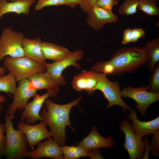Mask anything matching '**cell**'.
<instances>
[{"instance_id": "6da1fadb", "label": "cell", "mask_w": 159, "mask_h": 159, "mask_svg": "<svg viewBox=\"0 0 159 159\" xmlns=\"http://www.w3.org/2000/svg\"><path fill=\"white\" fill-rule=\"evenodd\" d=\"M149 58L144 47H123L112 54L110 60L100 61L98 69L100 72L112 76L121 75L144 65Z\"/></svg>"}, {"instance_id": "7a4b0ae2", "label": "cell", "mask_w": 159, "mask_h": 159, "mask_svg": "<svg viewBox=\"0 0 159 159\" xmlns=\"http://www.w3.org/2000/svg\"><path fill=\"white\" fill-rule=\"evenodd\" d=\"M82 97H80L64 105L57 104L47 98L44 102L47 109H43L40 112L49 127L54 140L62 146L64 145L66 141V127L68 126L73 131L75 130L71 127L69 120L70 110L74 106L79 107L78 103Z\"/></svg>"}, {"instance_id": "3957f363", "label": "cell", "mask_w": 159, "mask_h": 159, "mask_svg": "<svg viewBox=\"0 0 159 159\" xmlns=\"http://www.w3.org/2000/svg\"><path fill=\"white\" fill-rule=\"evenodd\" d=\"M14 115L6 114L5 155L7 159H21L27 157L29 151L27 138L21 130H15L12 120Z\"/></svg>"}, {"instance_id": "277c9868", "label": "cell", "mask_w": 159, "mask_h": 159, "mask_svg": "<svg viewBox=\"0 0 159 159\" xmlns=\"http://www.w3.org/2000/svg\"><path fill=\"white\" fill-rule=\"evenodd\" d=\"M3 64L9 73L15 77L16 82L28 79L34 74L46 71L44 63L35 62L25 56L13 57L6 56L4 59Z\"/></svg>"}, {"instance_id": "5b68a950", "label": "cell", "mask_w": 159, "mask_h": 159, "mask_svg": "<svg viewBox=\"0 0 159 159\" xmlns=\"http://www.w3.org/2000/svg\"><path fill=\"white\" fill-rule=\"evenodd\" d=\"M23 33L9 27L4 28L0 37V61L9 56L13 57L25 56L22 46Z\"/></svg>"}, {"instance_id": "8992f818", "label": "cell", "mask_w": 159, "mask_h": 159, "mask_svg": "<svg viewBox=\"0 0 159 159\" xmlns=\"http://www.w3.org/2000/svg\"><path fill=\"white\" fill-rule=\"evenodd\" d=\"M107 75L104 73L97 72L98 82L93 90V92L96 90L101 91L103 93L104 97L109 102L106 106L107 108L114 105H119L122 107L126 115L125 109L129 110L131 107L122 98L120 93L119 83L116 81H110L107 78Z\"/></svg>"}, {"instance_id": "52a82bcc", "label": "cell", "mask_w": 159, "mask_h": 159, "mask_svg": "<svg viewBox=\"0 0 159 159\" xmlns=\"http://www.w3.org/2000/svg\"><path fill=\"white\" fill-rule=\"evenodd\" d=\"M147 86L135 88L129 86L120 90L122 97H129L136 102L135 108L138 111L142 117L146 114L148 107L159 100V93L148 91Z\"/></svg>"}, {"instance_id": "ba28073f", "label": "cell", "mask_w": 159, "mask_h": 159, "mask_svg": "<svg viewBox=\"0 0 159 159\" xmlns=\"http://www.w3.org/2000/svg\"><path fill=\"white\" fill-rule=\"evenodd\" d=\"M119 128L125 134V142L123 147L127 151L129 158L142 159L145 147L144 141H143L134 133L131 124L127 120L122 122Z\"/></svg>"}, {"instance_id": "9c48e42d", "label": "cell", "mask_w": 159, "mask_h": 159, "mask_svg": "<svg viewBox=\"0 0 159 159\" xmlns=\"http://www.w3.org/2000/svg\"><path fill=\"white\" fill-rule=\"evenodd\" d=\"M59 89L47 90L43 95H37L32 101L28 102L21 115L20 120L24 121L28 125L34 124L38 120L44 122V118L39 114L42 105L49 97H55Z\"/></svg>"}, {"instance_id": "30bf717a", "label": "cell", "mask_w": 159, "mask_h": 159, "mask_svg": "<svg viewBox=\"0 0 159 159\" xmlns=\"http://www.w3.org/2000/svg\"><path fill=\"white\" fill-rule=\"evenodd\" d=\"M37 91L33 87L28 79L19 81L14 94L13 100L9 105L6 114L14 115L17 109L23 111L29 99L34 97L37 95Z\"/></svg>"}, {"instance_id": "8fae6325", "label": "cell", "mask_w": 159, "mask_h": 159, "mask_svg": "<svg viewBox=\"0 0 159 159\" xmlns=\"http://www.w3.org/2000/svg\"><path fill=\"white\" fill-rule=\"evenodd\" d=\"M17 129L25 135L28 141V146L32 148L41 140L52 137L47 128L46 123L43 121L34 125L26 124L20 120L17 124Z\"/></svg>"}, {"instance_id": "7c38bea8", "label": "cell", "mask_w": 159, "mask_h": 159, "mask_svg": "<svg viewBox=\"0 0 159 159\" xmlns=\"http://www.w3.org/2000/svg\"><path fill=\"white\" fill-rule=\"evenodd\" d=\"M84 55L82 50L76 49L67 57L61 60L51 63H44L46 71L54 77L59 78L62 76L63 71L67 67L72 66L77 69H80L81 67L77 62L81 60Z\"/></svg>"}, {"instance_id": "4fadbf2b", "label": "cell", "mask_w": 159, "mask_h": 159, "mask_svg": "<svg viewBox=\"0 0 159 159\" xmlns=\"http://www.w3.org/2000/svg\"><path fill=\"white\" fill-rule=\"evenodd\" d=\"M27 157L33 159L43 158L62 159L64 156L62 146L50 137L44 142H39L35 149L29 151Z\"/></svg>"}, {"instance_id": "5bb4252c", "label": "cell", "mask_w": 159, "mask_h": 159, "mask_svg": "<svg viewBox=\"0 0 159 159\" xmlns=\"http://www.w3.org/2000/svg\"><path fill=\"white\" fill-rule=\"evenodd\" d=\"M88 14L86 19L87 25L96 30L102 29L107 23L117 22L119 19L112 10H105L96 4Z\"/></svg>"}, {"instance_id": "9a60e30c", "label": "cell", "mask_w": 159, "mask_h": 159, "mask_svg": "<svg viewBox=\"0 0 159 159\" xmlns=\"http://www.w3.org/2000/svg\"><path fill=\"white\" fill-rule=\"evenodd\" d=\"M28 79L33 87L37 90L59 89L60 85H64L66 84L63 75L57 78L46 71L34 74Z\"/></svg>"}, {"instance_id": "2e32d148", "label": "cell", "mask_w": 159, "mask_h": 159, "mask_svg": "<svg viewBox=\"0 0 159 159\" xmlns=\"http://www.w3.org/2000/svg\"><path fill=\"white\" fill-rule=\"evenodd\" d=\"M76 145L87 151L100 148L111 149L115 145V143L111 136H109L105 138L101 135L98 132L96 127L94 125L88 135Z\"/></svg>"}, {"instance_id": "e0dca14e", "label": "cell", "mask_w": 159, "mask_h": 159, "mask_svg": "<svg viewBox=\"0 0 159 159\" xmlns=\"http://www.w3.org/2000/svg\"><path fill=\"white\" fill-rule=\"evenodd\" d=\"M130 114L128 118L132 121L131 125V129L134 133L142 139L144 135L153 134L159 129V117L149 121L143 122L137 118L138 115L136 110L132 108L129 110Z\"/></svg>"}, {"instance_id": "ac0fdd59", "label": "cell", "mask_w": 159, "mask_h": 159, "mask_svg": "<svg viewBox=\"0 0 159 159\" xmlns=\"http://www.w3.org/2000/svg\"><path fill=\"white\" fill-rule=\"evenodd\" d=\"M97 72L93 70H82L74 77L71 84L72 88L78 91L85 90L89 95L92 94L98 82Z\"/></svg>"}, {"instance_id": "d6986e66", "label": "cell", "mask_w": 159, "mask_h": 159, "mask_svg": "<svg viewBox=\"0 0 159 159\" xmlns=\"http://www.w3.org/2000/svg\"><path fill=\"white\" fill-rule=\"evenodd\" d=\"M36 1V0H19L8 2L7 0H0V20L4 15L8 13L29 15L31 6Z\"/></svg>"}, {"instance_id": "ffe728a7", "label": "cell", "mask_w": 159, "mask_h": 159, "mask_svg": "<svg viewBox=\"0 0 159 159\" xmlns=\"http://www.w3.org/2000/svg\"><path fill=\"white\" fill-rule=\"evenodd\" d=\"M42 42L39 37L31 39L24 37L22 40V46L25 56L38 62H44L45 59L41 47Z\"/></svg>"}, {"instance_id": "44dd1931", "label": "cell", "mask_w": 159, "mask_h": 159, "mask_svg": "<svg viewBox=\"0 0 159 159\" xmlns=\"http://www.w3.org/2000/svg\"><path fill=\"white\" fill-rule=\"evenodd\" d=\"M41 47L45 59H51L54 62L67 57L73 52L63 47L46 42H42Z\"/></svg>"}, {"instance_id": "7402d4cb", "label": "cell", "mask_w": 159, "mask_h": 159, "mask_svg": "<svg viewBox=\"0 0 159 159\" xmlns=\"http://www.w3.org/2000/svg\"><path fill=\"white\" fill-rule=\"evenodd\" d=\"M145 48L147 52L149 58L147 61L149 70L153 72L156 64L159 60V37L147 42Z\"/></svg>"}, {"instance_id": "603a6c76", "label": "cell", "mask_w": 159, "mask_h": 159, "mask_svg": "<svg viewBox=\"0 0 159 159\" xmlns=\"http://www.w3.org/2000/svg\"><path fill=\"white\" fill-rule=\"evenodd\" d=\"M64 159H76L88 156L87 152L82 147L77 146H62Z\"/></svg>"}, {"instance_id": "cb8c5ba5", "label": "cell", "mask_w": 159, "mask_h": 159, "mask_svg": "<svg viewBox=\"0 0 159 159\" xmlns=\"http://www.w3.org/2000/svg\"><path fill=\"white\" fill-rule=\"evenodd\" d=\"M15 77L9 73L0 77V91L14 94L17 87Z\"/></svg>"}, {"instance_id": "d4e9b609", "label": "cell", "mask_w": 159, "mask_h": 159, "mask_svg": "<svg viewBox=\"0 0 159 159\" xmlns=\"http://www.w3.org/2000/svg\"><path fill=\"white\" fill-rule=\"evenodd\" d=\"M157 0H139L138 10L151 16H159Z\"/></svg>"}, {"instance_id": "484cf974", "label": "cell", "mask_w": 159, "mask_h": 159, "mask_svg": "<svg viewBox=\"0 0 159 159\" xmlns=\"http://www.w3.org/2000/svg\"><path fill=\"white\" fill-rule=\"evenodd\" d=\"M145 32L142 28L127 29L125 30L122 43L125 44L130 42H135L143 36Z\"/></svg>"}, {"instance_id": "4316f807", "label": "cell", "mask_w": 159, "mask_h": 159, "mask_svg": "<svg viewBox=\"0 0 159 159\" xmlns=\"http://www.w3.org/2000/svg\"><path fill=\"white\" fill-rule=\"evenodd\" d=\"M139 0H125L118 8V11L121 15L133 14L137 12Z\"/></svg>"}, {"instance_id": "83f0119b", "label": "cell", "mask_w": 159, "mask_h": 159, "mask_svg": "<svg viewBox=\"0 0 159 159\" xmlns=\"http://www.w3.org/2000/svg\"><path fill=\"white\" fill-rule=\"evenodd\" d=\"M149 78L147 86L149 91L154 93H159V62L155 64L153 71Z\"/></svg>"}, {"instance_id": "f1b7e54d", "label": "cell", "mask_w": 159, "mask_h": 159, "mask_svg": "<svg viewBox=\"0 0 159 159\" xmlns=\"http://www.w3.org/2000/svg\"><path fill=\"white\" fill-rule=\"evenodd\" d=\"M65 5V0H38L35 5L34 10L38 11L47 6Z\"/></svg>"}, {"instance_id": "f546056e", "label": "cell", "mask_w": 159, "mask_h": 159, "mask_svg": "<svg viewBox=\"0 0 159 159\" xmlns=\"http://www.w3.org/2000/svg\"><path fill=\"white\" fill-rule=\"evenodd\" d=\"M153 137L151 140V144L149 146V150L152 155L155 157L159 156V129L153 134Z\"/></svg>"}, {"instance_id": "4dcf8cb0", "label": "cell", "mask_w": 159, "mask_h": 159, "mask_svg": "<svg viewBox=\"0 0 159 159\" xmlns=\"http://www.w3.org/2000/svg\"><path fill=\"white\" fill-rule=\"evenodd\" d=\"M120 0H98L96 5L107 10H112L113 7L117 4Z\"/></svg>"}, {"instance_id": "1f68e13d", "label": "cell", "mask_w": 159, "mask_h": 159, "mask_svg": "<svg viewBox=\"0 0 159 159\" xmlns=\"http://www.w3.org/2000/svg\"><path fill=\"white\" fill-rule=\"evenodd\" d=\"M6 126L0 122V157L5 155Z\"/></svg>"}, {"instance_id": "d6a6232c", "label": "cell", "mask_w": 159, "mask_h": 159, "mask_svg": "<svg viewBox=\"0 0 159 159\" xmlns=\"http://www.w3.org/2000/svg\"><path fill=\"white\" fill-rule=\"evenodd\" d=\"M98 0H83L80 5L83 11L88 14L92 7L96 4Z\"/></svg>"}, {"instance_id": "836d02e7", "label": "cell", "mask_w": 159, "mask_h": 159, "mask_svg": "<svg viewBox=\"0 0 159 159\" xmlns=\"http://www.w3.org/2000/svg\"><path fill=\"white\" fill-rule=\"evenodd\" d=\"M88 156L90 157L91 159H103L101 155L100 151L97 149H93L87 151Z\"/></svg>"}, {"instance_id": "e575fe53", "label": "cell", "mask_w": 159, "mask_h": 159, "mask_svg": "<svg viewBox=\"0 0 159 159\" xmlns=\"http://www.w3.org/2000/svg\"><path fill=\"white\" fill-rule=\"evenodd\" d=\"M83 0H65V5L73 8L77 5H80Z\"/></svg>"}, {"instance_id": "d590c367", "label": "cell", "mask_w": 159, "mask_h": 159, "mask_svg": "<svg viewBox=\"0 0 159 159\" xmlns=\"http://www.w3.org/2000/svg\"><path fill=\"white\" fill-rule=\"evenodd\" d=\"M6 100V97L3 95H0V112H1L3 109V107L1 105V104L5 102Z\"/></svg>"}, {"instance_id": "8d00e7d4", "label": "cell", "mask_w": 159, "mask_h": 159, "mask_svg": "<svg viewBox=\"0 0 159 159\" xmlns=\"http://www.w3.org/2000/svg\"><path fill=\"white\" fill-rule=\"evenodd\" d=\"M7 71L4 67H0V77L4 75Z\"/></svg>"}, {"instance_id": "74e56055", "label": "cell", "mask_w": 159, "mask_h": 159, "mask_svg": "<svg viewBox=\"0 0 159 159\" xmlns=\"http://www.w3.org/2000/svg\"><path fill=\"white\" fill-rule=\"evenodd\" d=\"M11 0L12 1H17L19 0Z\"/></svg>"}, {"instance_id": "f35d334b", "label": "cell", "mask_w": 159, "mask_h": 159, "mask_svg": "<svg viewBox=\"0 0 159 159\" xmlns=\"http://www.w3.org/2000/svg\"></svg>"}]
</instances>
